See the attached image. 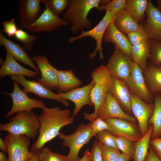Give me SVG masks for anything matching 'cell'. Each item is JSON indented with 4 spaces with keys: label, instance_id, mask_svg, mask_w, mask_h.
<instances>
[{
    "label": "cell",
    "instance_id": "obj_1",
    "mask_svg": "<svg viewBox=\"0 0 161 161\" xmlns=\"http://www.w3.org/2000/svg\"><path fill=\"white\" fill-rule=\"evenodd\" d=\"M68 109H61L57 106L44 108L38 116L40 127L37 139L29 148L33 154L38 155L45 145L58 136L60 129L64 126L72 124L74 120Z\"/></svg>",
    "mask_w": 161,
    "mask_h": 161
},
{
    "label": "cell",
    "instance_id": "obj_18",
    "mask_svg": "<svg viewBox=\"0 0 161 161\" xmlns=\"http://www.w3.org/2000/svg\"><path fill=\"white\" fill-rule=\"evenodd\" d=\"M104 120L113 128L115 136L125 137L133 142L137 141L142 137L139 126H137L135 123L120 118Z\"/></svg>",
    "mask_w": 161,
    "mask_h": 161
},
{
    "label": "cell",
    "instance_id": "obj_15",
    "mask_svg": "<svg viewBox=\"0 0 161 161\" xmlns=\"http://www.w3.org/2000/svg\"><path fill=\"white\" fill-rule=\"evenodd\" d=\"M32 60L37 65L41 77L37 81L49 90H58V69L52 66L45 56H33Z\"/></svg>",
    "mask_w": 161,
    "mask_h": 161
},
{
    "label": "cell",
    "instance_id": "obj_3",
    "mask_svg": "<svg viewBox=\"0 0 161 161\" xmlns=\"http://www.w3.org/2000/svg\"><path fill=\"white\" fill-rule=\"evenodd\" d=\"M91 76L94 85L90 94L91 100L94 107V111L91 114L84 112L83 118L92 121L97 115L104 103L108 92L109 84L112 75L106 66L101 65L93 70Z\"/></svg>",
    "mask_w": 161,
    "mask_h": 161
},
{
    "label": "cell",
    "instance_id": "obj_31",
    "mask_svg": "<svg viewBox=\"0 0 161 161\" xmlns=\"http://www.w3.org/2000/svg\"><path fill=\"white\" fill-rule=\"evenodd\" d=\"M14 37L23 44L24 50L29 52L31 51L35 41L39 38V36L30 34L21 28L18 29Z\"/></svg>",
    "mask_w": 161,
    "mask_h": 161
},
{
    "label": "cell",
    "instance_id": "obj_50",
    "mask_svg": "<svg viewBox=\"0 0 161 161\" xmlns=\"http://www.w3.org/2000/svg\"><path fill=\"white\" fill-rule=\"evenodd\" d=\"M157 8L161 13V0H157Z\"/></svg>",
    "mask_w": 161,
    "mask_h": 161
},
{
    "label": "cell",
    "instance_id": "obj_17",
    "mask_svg": "<svg viewBox=\"0 0 161 161\" xmlns=\"http://www.w3.org/2000/svg\"><path fill=\"white\" fill-rule=\"evenodd\" d=\"M94 85L93 80L88 84L81 87H77L66 92L58 93L63 98L73 102L75 108L72 115H76L84 106H94L90 98V94Z\"/></svg>",
    "mask_w": 161,
    "mask_h": 161
},
{
    "label": "cell",
    "instance_id": "obj_43",
    "mask_svg": "<svg viewBox=\"0 0 161 161\" xmlns=\"http://www.w3.org/2000/svg\"><path fill=\"white\" fill-rule=\"evenodd\" d=\"M150 145L154 154L161 160V137L151 140Z\"/></svg>",
    "mask_w": 161,
    "mask_h": 161
},
{
    "label": "cell",
    "instance_id": "obj_13",
    "mask_svg": "<svg viewBox=\"0 0 161 161\" xmlns=\"http://www.w3.org/2000/svg\"><path fill=\"white\" fill-rule=\"evenodd\" d=\"M131 101L132 111L138 121L142 137L148 130V121L153 113L154 105L145 102L131 93Z\"/></svg>",
    "mask_w": 161,
    "mask_h": 161
},
{
    "label": "cell",
    "instance_id": "obj_7",
    "mask_svg": "<svg viewBox=\"0 0 161 161\" xmlns=\"http://www.w3.org/2000/svg\"><path fill=\"white\" fill-rule=\"evenodd\" d=\"M116 14L106 10L104 16L99 23L92 29L87 31L83 30L79 35L70 38L68 41L72 43L86 36L93 38L96 41V46L94 52L89 55L90 59H93L98 51L99 52L100 58L104 59L103 53L102 41L105 31L109 25L113 23Z\"/></svg>",
    "mask_w": 161,
    "mask_h": 161
},
{
    "label": "cell",
    "instance_id": "obj_19",
    "mask_svg": "<svg viewBox=\"0 0 161 161\" xmlns=\"http://www.w3.org/2000/svg\"><path fill=\"white\" fill-rule=\"evenodd\" d=\"M105 120L109 118H123L135 123V117L125 112L116 100L109 92L104 103L97 115V118Z\"/></svg>",
    "mask_w": 161,
    "mask_h": 161
},
{
    "label": "cell",
    "instance_id": "obj_20",
    "mask_svg": "<svg viewBox=\"0 0 161 161\" xmlns=\"http://www.w3.org/2000/svg\"><path fill=\"white\" fill-rule=\"evenodd\" d=\"M113 23L124 34L136 32L148 38L142 25L136 21L125 9L116 14Z\"/></svg>",
    "mask_w": 161,
    "mask_h": 161
},
{
    "label": "cell",
    "instance_id": "obj_44",
    "mask_svg": "<svg viewBox=\"0 0 161 161\" xmlns=\"http://www.w3.org/2000/svg\"><path fill=\"white\" fill-rule=\"evenodd\" d=\"M145 161H161V160L155 155L150 146L149 152Z\"/></svg>",
    "mask_w": 161,
    "mask_h": 161
},
{
    "label": "cell",
    "instance_id": "obj_29",
    "mask_svg": "<svg viewBox=\"0 0 161 161\" xmlns=\"http://www.w3.org/2000/svg\"><path fill=\"white\" fill-rule=\"evenodd\" d=\"M147 2V0H126L124 9L140 24L146 17Z\"/></svg>",
    "mask_w": 161,
    "mask_h": 161
},
{
    "label": "cell",
    "instance_id": "obj_42",
    "mask_svg": "<svg viewBox=\"0 0 161 161\" xmlns=\"http://www.w3.org/2000/svg\"><path fill=\"white\" fill-rule=\"evenodd\" d=\"M130 42L132 45L138 44L144 41L149 39L141 34L136 32H132L127 35Z\"/></svg>",
    "mask_w": 161,
    "mask_h": 161
},
{
    "label": "cell",
    "instance_id": "obj_37",
    "mask_svg": "<svg viewBox=\"0 0 161 161\" xmlns=\"http://www.w3.org/2000/svg\"><path fill=\"white\" fill-rule=\"evenodd\" d=\"M51 11L56 16L60 15L68 8L69 0H47Z\"/></svg>",
    "mask_w": 161,
    "mask_h": 161
},
{
    "label": "cell",
    "instance_id": "obj_41",
    "mask_svg": "<svg viewBox=\"0 0 161 161\" xmlns=\"http://www.w3.org/2000/svg\"><path fill=\"white\" fill-rule=\"evenodd\" d=\"M103 145L96 140L94 142L90 151L92 161H103L102 155Z\"/></svg>",
    "mask_w": 161,
    "mask_h": 161
},
{
    "label": "cell",
    "instance_id": "obj_4",
    "mask_svg": "<svg viewBox=\"0 0 161 161\" xmlns=\"http://www.w3.org/2000/svg\"><path fill=\"white\" fill-rule=\"evenodd\" d=\"M38 117L32 111L18 113L7 123L1 124L0 131L24 135L35 141L40 127Z\"/></svg>",
    "mask_w": 161,
    "mask_h": 161
},
{
    "label": "cell",
    "instance_id": "obj_40",
    "mask_svg": "<svg viewBox=\"0 0 161 161\" xmlns=\"http://www.w3.org/2000/svg\"><path fill=\"white\" fill-rule=\"evenodd\" d=\"M3 27L2 31L9 37L15 36L18 29L14 18L9 21H4L3 23Z\"/></svg>",
    "mask_w": 161,
    "mask_h": 161
},
{
    "label": "cell",
    "instance_id": "obj_32",
    "mask_svg": "<svg viewBox=\"0 0 161 161\" xmlns=\"http://www.w3.org/2000/svg\"><path fill=\"white\" fill-rule=\"evenodd\" d=\"M116 141L117 148L121 153L132 157L134 145L133 141L125 137L116 136Z\"/></svg>",
    "mask_w": 161,
    "mask_h": 161
},
{
    "label": "cell",
    "instance_id": "obj_47",
    "mask_svg": "<svg viewBox=\"0 0 161 161\" xmlns=\"http://www.w3.org/2000/svg\"><path fill=\"white\" fill-rule=\"evenodd\" d=\"M131 158L129 156L121 153L116 161H129Z\"/></svg>",
    "mask_w": 161,
    "mask_h": 161
},
{
    "label": "cell",
    "instance_id": "obj_51",
    "mask_svg": "<svg viewBox=\"0 0 161 161\" xmlns=\"http://www.w3.org/2000/svg\"><path fill=\"white\" fill-rule=\"evenodd\" d=\"M110 0H100V5H104L108 4L110 1Z\"/></svg>",
    "mask_w": 161,
    "mask_h": 161
},
{
    "label": "cell",
    "instance_id": "obj_2",
    "mask_svg": "<svg viewBox=\"0 0 161 161\" xmlns=\"http://www.w3.org/2000/svg\"><path fill=\"white\" fill-rule=\"evenodd\" d=\"M100 0H69L68 8L63 14V18L72 24L70 30L74 34L83 29L89 30L91 21L87 18L89 12L97 8Z\"/></svg>",
    "mask_w": 161,
    "mask_h": 161
},
{
    "label": "cell",
    "instance_id": "obj_34",
    "mask_svg": "<svg viewBox=\"0 0 161 161\" xmlns=\"http://www.w3.org/2000/svg\"><path fill=\"white\" fill-rule=\"evenodd\" d=\"M150 43V55L149 63L153 64H161V43L151 40Z\"/></svg>",
    "mask_w": 161,
    "mask_h": 161
},
{
    "label": "cell",
    "instance_id": "obj_25",
    "mask_svg": "<svg viewBox=\"0 0 161 161\" xmlns=\"http://www.w3.org/2000/svg\"><path fill=\"white\" fill-rule=\"evenodd\" d=\"M147 87L153 95L161 93V64H148L146 67L142 69Z\"/></svg>",
    "mask_w": 161,
    "mask_h": 161
},
{
    "label": "cell",
    "instance_id": "obj_16",
    "mask_svg": "<svg viewBox=\"0 0 161 161\" xmlns=\"http://www.w3.org/2000/svg\"><path fill=\"white\" fill-rule=\"evenodd\" d=\"M108 92L116 100L125 112L133 117L131 92L124 80L112 76Z\"/></svg>",
    "mask_w": 161,
    "mask_h": 161
},
{
    "label": "cell",
    "instance_id": "obj_22",
    "mask_svg": "<svg viewBox=\"0 0 161 161\" xmlns=\"http://www.w3.org/2000/svg\"><path fill=\"white\" fill-rule=\"evenodd\" d=\"M103 40L106 43H112L132 59L131 54L132 45L127 36L120 32L113 23L110 24L106 28Z\"/></svg>",
    "mask_w": 161,
    "mask_h": 161
},
{
    "label": "cell",
    "instance_id": "obj_45",
    "mask_svg": "<svg viewBox=\"0 0 161 161\" xmlns=\"http://www.w3.org/2000/svg\"><path fill=\"white\" fill-rule=\"evenodd\" d=\"M78 161H92L90 151L89 149L85 150L83 157Z\"/></svg>",
    "mask_w": 161,
    "mask_h": 161
},
{
    "label": "cell",
    "instance_id": "obj_38",
    "mask_svg": "<svg viewBox=\"0 0 161 161\" xmlns=\"http://www.w3.org/2000/svg\"><path fill=\"white\" fill-rule=\"evenodd\" d=\"M91 126L93 133L96 136L97 134L103 131H108L114 135V131L112 127L100 118L97 117L93 120Z\"/></svg>",
    "mask_w": 161,
    "mask_h": 161
},
{
    "label": "cell",
    "instance_id": "obj_48",
    "mask_svg": "<svg viewBox=\"0 0 161 161\" xmlns=\"http://www.w3.org/2000/svg\"><path fill=\"white\" fill-rule=\"evenodd\" d=\"M0 161H8V159L4 153L0 152Z\"/></svg>",
    "mask_w": 161,
    "mask_h": 161
},
{
    "label": "cell",
    "instance_id": "obj_36",
    "mask_svg": "<svg viewBox=\"0 0 161 161\" xmlns=\"http://www.w3.org/2000/svg\"><path fill=\"white\" fill-rule=\"evenodd\" d=\"M126 1V0H110L106 5H100L96 9L99 11L105 10L116 14L124 9Z\"/></svg>",
    "mask_w": 161,
    "mask_h": 161
},
{
    "label": "cell",
    "instance_id": "obj_9",
    "mask_svg": "<svg viewBox=\"0 0 161 161\" xmlns=\"http://www.w3.org/2000/svg\"><path fill=\"white\" fill-rule=\"evenodd\" d=\"M14 86L13 92L8 94L11 97L13 105L10 110L5 115L8 118L13 114L20 112L32 111L35 108L42 109L46 107L44 102L35 98H31L20 88L18 83L13 81Z\"/></svg>",
    "mask_w": 161,
    "mask_h": 161
},
{
    "label": "cell",
    "instance_id": "obj_49",
    "mask_svg": "<svg viewBox=\"0 0 161 161\" xmlns=\"http://www.w3.org/2000/svg\"><path fill=\"white\" fill-rule=\"evenodd\" d=\"M28 161H41L38 158V155L34 154L33 156Z\"/></svg>",
    "mask_w": 161,
    "mask_h": 161
},
{
    "label": "cell",
    "instance_id": "obj_27",
    "mask_svg": "<svg viewBox=\"0 0 161 161\" xmlns=\"http://www.w3.org/2000/svg\"><path fill=\"white\" fill-rule=\"evenodd\" d=\"M132 59L142 69L145 68L148 64V60L150 55L149 39L132 45L131 49Z\"/></svg>",
    "mask_w": 161,
    "mask_h": 161
},
{
    "label": "cell",
    "instance_id": "obj_11",
    "mask_svg": "<svg viewBox=\"0 0 161 161\" xmlns=\"http://www.w3.org/2000/svg\"><path fill=\"white\" fill-rule=\"evenodd\" d=\"M124 81L131 93L147 103H152L154 96L151 93L147 87L142 69L134 62L130 74Z\"/></svg>",
    "mask_w": 161,
    "mask_h": 161
},
{
    "label": "cell",
    "instance_id": "obj_30",
    "mask_svg": "<svg viewBox=\"0 0 161 161\" xmlns=\"http://www.w3.org/2000/svg\"><path fill=\"white\" fill-rule=\"evenodd\" d=\"M154 96V110L148 121V124L152 125L153 127L151 139L161 137V93Z\"/></svg>",
    "mask_w": 161,
    "mask_h": 161
},
{
    "label": "cell",
    "instance_id": "obj_12",
    "mask_svg": "<svg viewBox=\"0 0 161 161\" xmlns=\"http://www.w3.org/2000/svg\"><path fill=\"white\" fill-rule=\"evenodd\" d=\"M13 81H17L23 87L25 92L33 93L39 97L54 100L60 102L66 106H69L67 100L62 97L58 94H56L38 82L27 80L24 76L14 75L10 76Z\"/></svg>",
    "mask_w": 161,
    "mask_h": 161
},
{
    "label": "cell",
    "instance_id": "obj_14",
    "mask_svg": "<svg viewBox=\"0 0 161 161\" xmlns=\"http://www.w3.org/2000/svg\"><path fill=\"white\" fill-rule=\"evenodd\" d=\"M146 16L141 24L149 39L161 43V13L151 0H148Z\"/></svg>",
    "mask_w": 161,
    "mask_h": 161
},
{
    "label": "cell",
    "instance_id": "obj_8",
    "mask_svg": "<svg viewBox=\"0 0 161 161\" xmlns=\"http://www.w3.org/2000/svg\"><path fill=\"white\" fill-rule=\"evenodd\" d=\"M4 140L7 148L8 161H28L34 154L30 151V139L24 135L8 133Z\"/></svg>",
    "mask_w": 161,
    "mask_h": 161
},
{
    "label": "cell",
    "instance_id": "obj_35",
    "mask_svg": "<svg viewBox=\"0 0 161 161\" xmlns=\"http://www.w3.org/2000/svg\"><path fill=\"white\" fill-rule=\"evenodd\" d=\"M96 136L98 141L102 145L119 149L116 141V136L108 131H103L97 134Z\"/></svg>",
    "mask_w": 161,
    "mask_h": 161
},
{
    "label": "cell",
    "instance_id": "obj_39",
    "mask_svg": "<svg viewBox=\"0 0 161 161\" xmlns=\"http://www.w3.org/2000/svg\"><path fill=\"white\" fill-rule=\"evenodd\" d=\"M121 154L119 149L106 145H103V161H116Z\"/></svg>",
    "mask_w": 161,
    "mask_h": 161
},
{
    "label": "cell",
    "instance_id": "obj_28",
    "mask_svg": "<svg viewBox=\"0 0 161 161\" xmlns=\"http://www.w3.org/2000/svg\"><path fill=\"white\" fill-rule=\"evenodd\" d=\"M153 126L151 125L147 133L134 145L132 156L134 161H145L149 151Z\"/></svg>",
    "mask_w": 161,
    "mask_h": 161
},
{
    "label": "cell",
    "instance_id": "obj_46",
    "mask_svg": "<svg viewBox=\"0 0 161 161\" xmlns=\"http://www.w3.org/2000/svg\"><path fill=\"white\" fill-rule=\"evenodd\" d=\"M0 149L1 151L4 153H7V148L6 144L4 140L0 138Z\"/></svg>",
    "mask_w": 161,
    "mask_h": 161
},
{
    "label": "cell",
    "instance_id": "obj_26",
    "mask_svg": "<svg viewBox=\"0 0 161 161\" xmlns=\"http://www.w3.org/2000/svg\"><path fill=\"white\" fill-rule=\"evenodd\" d=\"M58 93L66 92L78 87L81 81L75 75L72 69L57 70Z\"/></svg>",
    "mask_w": 161,
    "mask_h": 161
},
{
    "label": "cell",
    "instance_id": "obj_6",
    "mask_svg": "<svg viewBox=\"0 0 161 161\" xmlns=\"http://www.w3.org/2000/svg\"><path fill=\"white\" fill-rule=\"evenodd\" d=\"M45 5L44 10L39 18L33 23L27 24L20 22V27L34 33L43 32L49 33L60 27L66 26L69 23L53 13L49 8L47 0H41Z\"/></svg>",
    "mask_w": 161,
    "mask_h": 161
},
{
    "label": "cell",
    "instance_id": "obj_33",
    "mask_svg": "<svg viewBox=\"0 0 161 161\" xmlns=\"http://www.w3.org/2000/svg\"><path fill=\"white\" fill-rule=\"evenodd\" d=\"M38 156L41 161H68L67 156L54 152L48 147L44 148Z\"/></svg>",
    "mask_w": 161,
    "mask_h": 161
},
{
    "label": "cell",
    "instance_id": "obj_24",
    "mask_svg": "<svg viewBox=\"0 0 161 161\" xmlns=\"http://www.w3.org/2000/svg\"><path fill=\"white\" fill-rule=\"evenodd\" d=\"M0 45L3 46L8 50L16 60L27 65L35 71L39 73L38 67L34 64L31 58L27 54L22 46L7 39L0 32Z\"/></svg>",
    "mask_w": 161,
    "mask_h": 161
},
{
    "label": "cell",
    "instance_id": "obj_23",
    "mask_svg": "<svg viewBox=\"0 0 161 161\" xmlns=\"http://www.w3.org/2000/svg\"><path fill=\"white\" fill-rule=\"evenodd\" d=\"M18 12L20 22L27 24L35 22L42 12L41 7V0H20Z\"/></svg>",
    "mask_w": 161,
    "mask_h": 161
},
{
    "label": "cell",
    "instance_id": "obj_21",
    "mask_svg": "<svg viewBox=\"0 0 161 161\" xmlns=\"http://www.w3.org/2000/svg\"><path fill=\"white\" fill-rule=\"evenodd\" d=\"M6 50L5 60L0 68V76L2 78L7 76L14 75L26 76L30 78H36L39 73L28 69L19 64L8 50Z\"/></svg>",
    "mask_w": 161,
    "mask_h": 161
},
{
    "label": "cell",
    "instance_id": "obj_10",
    "mask_svg": "<svg viewBox=\"0 0 161 161\" xmlns=\"http://www.w3.org/2000/svg\"><path fill=\"white\" fill-rule=\"evenodd\" d=\"M113 45L114 51L106 66L112 76L125 81L130 74L134 61Z\"/></svg>",
    "mask_w": 161,
    "mask_h": 161
},
{
    "label": "cell",
    "instance_id": "obj_5",
    "mask_svg": "<svg viewBox=\"0 0 161 161\" xmlns=\"http://www.w3.org/2000/svg\"><path fill=\"white\" fill-rule=\"evenodd\" d=\"M92 123L91 121L86 124L80 123L70 134L59 133L58 137L63 140L62 145L69 148V152L67 155L68 161H78L80 159L78 154L82 147L88 143L93 137H96L92 129Z\"/></svg>",
    "mask_w": 161,
    "mask_h": 161
}]
</instances>
